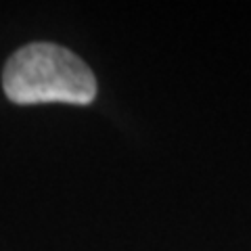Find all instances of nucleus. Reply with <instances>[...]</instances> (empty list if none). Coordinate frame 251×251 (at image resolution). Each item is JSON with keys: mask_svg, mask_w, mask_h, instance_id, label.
Masks as SVG:
<instances>
[{"mask_svg": "<svg viewBox=\"0 0 251 251\" xmlns=\"http://www.w3.org/2000/svg\"><path fill=\"white\" fill-rule=\"evenodd\" d=\"M4 92L13 103H74L86 105L97 97L90 67L72 50L36 42L9 59L2 75Z\"/></svg>", "mask_w": 251, "mask_h": 251, "instance_id": "obj_1", "label": "nucleus"}]
</instances>
